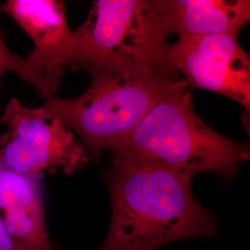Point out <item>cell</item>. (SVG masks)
Wrapping results in <instances>:
<instances>
[{
    "label": "cell",
    "instance_id": "1",
    "mask_svg": "<svg viewBox=\"0 0 250 250\" xmlns=\"http://www.w3.org/2000/svg\"><path fill=\"white\" fill-rule=\"evenodd\" d=\"M193 177L113 155L106 173L111 219L97 250H158L188 238H212L218 223L191 192Z\"/></svg>",
    "mask_w": 250,
    "mask_h": 250
},
{
    "label": "cell",
    "instance_id": "2",
    "mask_svg": "<svg viewBox=\"0 0 250 250\" xmlns=\"http://www.w3.org/2000/svg\"><path fill=\"white\" fill-rule=\"evenodd\" d=\"M88 89L73 99H52L42 106L79 137L87 157L112 150L156 103L185 79L170 62H90Z\"/></svg>",
    "mask_w": 250,
    "mask_h": 250
},
{
    "label": "cell",
    "instance_id": "3",
    "mask_svg": "<svg viewBox=\"0 0 250 250\" xmlns=\"http://www.w3.org/2000/svg\"><path fill=\"white\" fill-rule=\"evenodd\" d=\"M185 80L156 103L111 150L113 155L158 164L194 177L215 172L230 179L250 160V146L215 132L192 107Z\"/></svg>",
    "mask_w": 250,
    "mask_h": 250
},
{
    "label": "cell",
    "instance_id": "4",
    "mask_svg": "<svg viewBox=\"0 0 250 250\" xmlns=\"http://www.w3.org/2000/svg\"><path fill=\"white\" fill-rule=\"evenodd\" d=\"M165 0H98L74 31L70 67L90 62H170Z\"/></svg>",
    "mask_w": 250,
    "mask_h": 250
},
{
    "label": "cell",
    "instance_id": "5",
    "mask_svg": "<svg viewBox=\"0 0 250 250\" xmlns=\"http://www.w3.org/2000/svg\"><path fill=\"white\" fill-rule=\"evenodd\" d=\"M0 121V159L16 172L36 175L62 170L70 175L89 161L75 134L43 107H27L9 100Z\"/></svg>",
    "mask_w": 250,
    "mask_h": 250
},
{
    "label": "cell",
    "instance_id": "6",
    "mask_svg": "<svg viewBox=\"0 0 250 250\" xmlns=\"http://www.w3.org/2000/svg\"><path fill=\"white\" fill-rule=\"evenodd\" d=\"M168 59L191 88L223 95L250 111V60L238 35L180 38L170 45Z\"/></svg>",
    "mask_w": 250,
    "mask_h": 250
},
{
    "label": "cell",
    "instance_id": "7",
    "mask_svg": "<svg viewBox=\"0 0 250 250\" xmlns=\"http://www.w3.org/2000/svg\"><path fill=\"white\" fill-rule=\"evenodd\" d=\"M0 12L9 15L32 38L35 49L27 61L54 98L66 67L71 65L74 32L66 21L62 1L9 0Z\"/></svg>",
    "mask_w": 250,
    "mask_h": 250
},
{
    "label": "cell",
    "instance_id": "8",
    "mask_svg": "<svg viewBox=\"0 0 250 250\" xmlns=\"http://www.w3.org/2000/svg\"><path fill=\"white\" fill-rule=\"evenodd\" d=\"M43 174L16 172L0 159V220L18 250H53L45 224Z\"/></svg>",
    "mask_w": 250,
    "mask_h": 250
},
{
    "label": "cell",
    "instance_id": "9",
    "mask_svg": "<svg viewBox=\"0 0 250 250\" xmlns=\"http://www.w3.org/2000/svg\"><path fill=\"white\" fill-rule=\"evenodd\" d=\"M172 34L180 38L238 35L250 21V2L246 0H165Z\"/></svg>",
    "mask_w": 250,
    "mask_h": 250
},
{
    "label": "cell",
    "instance_id": "10",
    "mask_svg": "<svg viewBox=\"0 0 250 250\" xmlns=\"http://www.w3.org/2000/svg\"><path fill=\"white\" fill-rule=\"evenodd\" d=\"M6 71L16 73L21 79L34 86L40 96L50 99L44 82L30 65L26 58H21L9 51L0 36V73Z\"/></svg>",
    "mask_w": 250,
    "mask_h": 250
},
{
    "label": "cell",
    "instance_id": "11",
    "mask_svg": "<svg viewBox=\"0 0 250 250\" xmlns=\"http://www.w3.org/2000/svg\"><path fill=\"white\" fill-rule=\"evenodd\" d=\"M0 250H18L9 237L4 224L0 220Z\"/></svg>",
    "mask_w": 250,
    "mask_h": 250
},
{
    "label": "cell",
    "instance_id": "12",
    "mask_svg": "<svg viewBox=\"0 0 250 250\" xmlns=\"http://www.w3.org/2000/svg\"><path fill=\"white\" fill-rule=\"evenodd\" d=\"M1 74H2V73H0V77H1Z\"/></svg>",
    "mask_w": 250,
    "mask_h": 250
},
{
    "label": "cell",
    "instance_id": "13",
    "mask_svg": "<svg viewBox=\"0 0 250 250\" xmlns=\"http://www.w3.org/2000/svg\"><path fill=\"white\" fill-rule=\"evenodd\" d=\"M53 250H54V249H53Z\"/></svg>",
    "mask_w": 250,
    "mask_h": 250
}]
</instances>
